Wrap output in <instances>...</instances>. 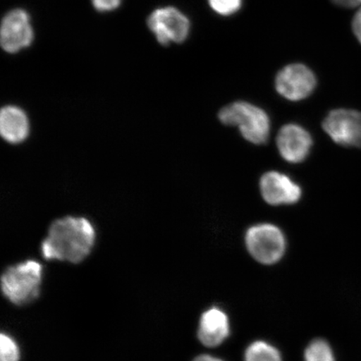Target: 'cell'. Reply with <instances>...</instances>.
I'll use <instances>...</instances> for the list:
<instances>
[{"label": "cell", "mask_w": 361, "mask_h": 361, "mask_svg": "<svg viewBox=\"0 0 361 361\" xmlns=\"http://www.w3.org/2000/svg\"><path fill=\"white\" fill-rule=\"evenodd\" d=\"M147 25L162 45L183 43L190 29L188 18L173 7L158 8L149 16Z\"/></svg>", "instance_id": "cell-7"}, {"label": "cell", "mask_w": 361, "mask_h": 361, "mask_svg": "<svg viewBox=\"0 0 361 361\" xmlns=\"http://www.w3.org/2000/svg\"><path fill=\"white\" fill-rule=\"evenodd\" d=\"M219 118L223 124L238 126L247 141L262 145L267 142L270 134L269 115L262 108L246 102L229 104L221 109Z\"/></svg>", "instance_id": "cell-2"}, {"label": "cell", "mask_w": 361, "mask_h": 361, "mask_svg": "<svg viewBox=\"0 0 361 361\" xmlns=\"http://www.w3.org/2000/svg\"><path fill=\"white\" fill-rule=\"evenodd\" d=\"M34 37L28 13L15 10L4 18L0 31L2 48L8 53H16L28 47Z\"/></svg>", "instance_id": "cell-9"}, {"label": "cell", "mask_w": 361, "mask_h": 361, "mask_svg": "<svg viewBox=\"0 0 361 361\" xmlns=\"http://www.w3.org/2000/svg\"><path fill=\"white\" fill-rule=\"evenodd\" d=\"M210 6L221 16H231L241 7L242 0H209Z\"/></svg>", "instance_id": "cell-16"}, {"label": "cell", "mask_w": 361, "mask_h": 361, "mask_svg": "<svg viewBox=\"0 0 361 361\" xmlns=\"http://www.w3.org/2000/svg\"><path fill=\"white\" fill-rule=\"evenodd\" d=\"M245 361H283L281 355L274 346L267 342L255 341L247 347Z\"/></svg>", "instance_id": "cell-13"}, {"label": "cell", "mask_w": 361, "mask_h": 361, "mask_svg": "<svg viewBox=\"0 0 361 361\" xmlns=\"http://www.w3.org/2000/svg\"><path fill=\"white\" fill-rule=\"evenodd\" d=\"M259 187L264 201L273 206L295 204L302 197L300 185L279 171H269L262 176Z\"/></svg>", "instance_id": "cell-8"}, {"label": "cell", "mask_w": 361, "mask_h": 361, "mask_svg": "<svg viewBox=\"0 0 361 361\" xmlns=\"http://www.w3.org/2000/svg\"><path fill=\"white\" fill-rule=\"evenodd\" d=\"M313 146L311 135L303 126H283L277 135V147L281 157L290 164H300L309 156Z\"/></svg>", "instance_id": "cell-10"}, {"label": "cell", "mask_w": 361, "mask_h": 361, "mask_svg": "<svg viewBox=\"0 0 361 361\" xmlns=\"http://www.w3.org/2000/svg\"><path fill=\"white\" fill-rule=\"evenodd\" d=\"M29 121L24 111L16 106L3 108L0 114V132L6 141L20 143L29 134Z\"/></svg>", "instance_id": "cell-12"}, {"label": "cell", "mask_w": 361, "mask_h": 361, "mask_svg": "<svg viewBox=\"0 0 361 361\" xmlns=\"http://www.w3.org/2000/svg\"><path fill=\"white\" fill-rule=\"evenodd\" d=\"M193 361H224L219 358L214 357L209 355H202L197 356V357Z\"/></svg>", "instance_id": "cell-20"}, {"label": "cell", "mask_w": 361, "mask_h": 361, "mask_svg": "<svg viewBox=\"0 0 361 361\" xmlns=\"http://www.w3.org/2000/svg\"><path fill=\"white\" fill-rule=\"evenodd\" d=\"M322 126L324 132L338 145L361 149V112L333 110L324 118Z\"/></svg>", "instance_id": "cell-5"}, {"label": "cell", "mask_w": 361, "mask_h": 361, "mask_svg": "<svg viewBox=\"0 0 361 361\" xmlns=\"http://www.w3.org/2000/svg\"><path fill=\"white\" fill-rule=\"evenodd\" d=\"M245 243L252 258L266 265L277 263L286 250L283 232L271 224H259L248 228Z\"/></svg>", "instance_id": "cell-4"}, {"label": "cell", "mask_w": 361, "mask_h": 361, "mask_svg": "<svg viewBox=\"0 0 361 361\" xmlns=\"http://www.w3.org/2000/svg\"><path fill=\"white\" fill-rule=\"evenodd\" d=\"M20 351L16 341L6 334H1L0 361H20Z\"/></svg>", "instance_id": "cell-15"}, {"label": "cell", "mask_w": 361, "mask_h": 361, "mask_svg": "<svg viewBox=\"0 0 361 361\" xmlns=\"http://www.w3.org/2000/svg\"><path fill=\"white\" fill-rule=\"evenodd\" d=\"M121 0H93L94 8L99 11H111L119 6Z\"/></svg>", "instance_id": "cell-17"}, {"label": "cell", "mask_w": 361, "mask_h": 361, "mask_svg": "<svg viewBox=\"0 0 361 361\" xmlns=\"http://www.w3.org/2000/svg\"><path fill=\"white\" fill-rule=\"evenodd\" d=\"M96 232L90 221L66 216L55 221L42 243L44 259L80 263L92 252Z\"/></svg>", "instance_id": "cell-1"}, {"label": "cell", "mask_w": 361, "mask_h": 361, "mask_svg": "<svg viewBox=\"0 0 361 361\" xmlns=\"http://www.w3.org/2000/svg\"><path fill=\"white\" fill-rule=\"evenodd\" d=\"M352 30L361 44V8L356 12L353 20H352Z\"/></svg>", "instance_id": "cell-18"}, {"label": "cell", "mask_w": 361, "mask_h": 361, "mask_svg": "<svg viewBox=\"0 0 361 361\" xmlns=\"http://www.w3.org/2000/svg\"><path fill=\"white\" fill-rule=\"evenodd\" d=\"M305 361H336L331 345L324 340L310 343L305 352Z\"/></svg>", "instance_id": "cell-14"}, {"label": "cell", "mask_w": 361, "mask_h": 361, "mask_svg": "<svg viewBox=\"0 0 361 361\" xmlns=\"http://www.w3.org/2000/svg\"><path fill=\"white\" fill-rule=\"evenodd\" d=\"M336 6L341 8H355L361 6V0H331Z\"/></svg>", "instance_id": "cell-19"}, {"label": "cell", "mask_w": 361, "mask_h": 361, "mask_svg": "<svg viewBox=\"0 0 361 361\" xmlns=\"http://www.w3.org/2000/svg\"><path fill=\"white\" fill-rule=\"evenodd\" d=\"M42 271V265L35 260H27L8 267L1 278L4 295L16 305H27L37 299Z\"/></svg>", "instance_id": "cell-3"}, {"label": "cell", "mask_w": 361, "mask_h": 361, "mask_svg": "<svg viewBox=\"0 0 361 361\" xmlns=\"http://www.w3.org/2000/svg\"><path fill=\"white\" fill-rule=\"evenodd\" d=\"M317 85L314 72L303 64L283 67L275 79V88L281 96L291 102L304 100L314 92Z\"/></svg>", "instance_id": "cell-6"}, {"label": "cell", "mask_w": 361, "mask_h": 361, "mask_svg": "<svg viewBox=\"0 0 361 361\" xmlns=\"http://www.w3.org/2000/svg\"><path fill=\"white\" fill-rule=\"evenodd\" d=\"M229 333L228 315L222 310L214 307L202 314L197 332L202 345L212 348L219 346L228 338Z\"/></svg>", "instance_id": "cell-11"}]
</instances>
